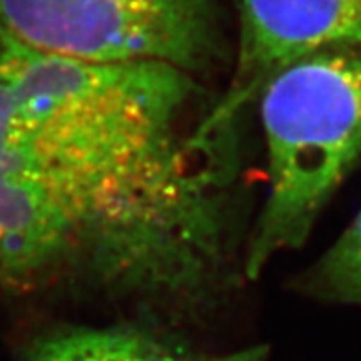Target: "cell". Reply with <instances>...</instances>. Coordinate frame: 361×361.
Here are the masks:
<instances>
[{"instance_id":"1","label":"cell","mask_w":361,"mask_h":361,"mask_svg":"<svg viewBox=\"0 0 361 361\" xmlns=\"http://www.w3.org/2000/svg\"><path fill=\"white\" fill-rule=\"evenodd\" d=\"M195 73L0 39V288L202 307L235 246L231 130Z\"/></svg>"},{"instance_id":"6","label":"cell","mask_w":361,"mask_h":361,"mask_svg":"<svg viewBox=\"0 0 361 361\" xmlns=\"http://www.w3.org/2000/svg\"><path fill=\"white\" fill-rule=\"evenodd\" d=\"M268 356V347L266 345H253V347L240 348L237 353L222 354V356L209 357L204 361H264Z\"/></svg>"},{"instance_id":"5","label":"cell","mask_w":361,"mask_h":361,"mask_svg":"<svg viewBox=\"0 0 361 361\" xmlns=\"http://www.w3.org/2000/svg\"><path fill=\"white\" fill-rule=\"evenodd\" d=\"M305 292L321 301L361 307V209L305 277Z\"/></svg>"},{"instance_id":"4","label":"cell","mask_w":361,"mask_h":361,"mask_svg":"<svg viewBox=\"0 0 361 361\" xmlns=\"http://www.w3.org/2000/svg\"><path fill=\"white\" fill-rule=\"evenodd\" d=\"M330 46L361 50V0H240L237 72L207 121L233 127L275 70Z\"/></svg>"},{"instance_id":"2","label":"cell","mask_w":361,"mask_h":361,"mask_svg":"<svg viewBox=\"0 0 361 361\" xmlns=\"http://www.w3.org/2000/svg\"><path fill=\"white\" fill-rule=\"evenodd\" d=\"M270 188L244 277L299 250L361 158V50L330 46L275 70L259 92Z\"/></svg>"},{"instance_id":"3","label":"cell","mask_w":361,"mask_h":361,"mask_svg":"<svg viewBox=\"0 0 361 361\" xmlns=\"http://www.w3.org/2000/svg\"><path fill=\"white\" fill-rule=\"evenodd\" d=\"M216 0H0V39L88 63L198 73L216 57Z\"/></svg>"}]
</instances>
